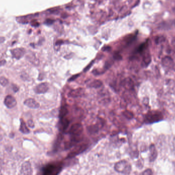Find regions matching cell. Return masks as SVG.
Returning a JSON list of instances; mask_svg holds the SVG:
<instances>
[{
	"mask_svg": "<svg viewBox=\"0 0 175 175\" xmlns=\"http://www.w3.org/2000/svg\"><path fill=\"white\" fill-rule=\"evenodd\" d=\"M114 170L118 173L129 175L132 170V167L130 163L126 160H121L115 164Z\"/></svg>",
	"mask_w": 175,
	"mask_h": 175,
	"instance_id": "1",
	"label": "cell"
},
{
	"mask_svg": "<svg viewBox=\"0 0 175 175\" xmlns=\"http://www.w3.org/2000/svg\"><path fill=\"white\" fill-rule=\"evenodd\" d=\"M62 169V166L60 164L50 163L47 164L42 169L43 175H57L60 173Z\"/></svg>",
	"mask_w": 175,
	"mask_h": 175,
	"instance_id": "2",
	"label": "cell"
},
{
	"mask_svg": "<svg viewBox=\"0 0 175 175\" xmlns=\"http://www.w3.org/2000/svg\"><path fill=\"white\" fill-rule=\"evenodd\" d=\"M163 119L161 112L158 111H150L145 115V122L147 123H153Z\"/></svg>",
	"mask_w": 175,
	"mask_h": 175,
	"instance_id": "3",
	"label": "cell"
},
{
	"mask_svg": "<svg viewBox=\"0 0 175 175\" xmlns=\"http://www.w3.org/2000/svg\"><path fill=\"white\" fill-rule=\"evenodd\" d=\"M88 147V145L87 144H82L78 145V146L75 147L72 151L68 154V155L67 157V158H73L77 155H79L86 151V149H87Z\"/></svg>",
	"mask_w": 175,
	"mask_h": 175,
	"instance_id": "4",
	"label": "cell"
},
{
	"mask_svg": "<svg viewBox=\"0 0 175 175\" xmlns=\"http://www.w3.org/2000/svg\"><path fill=\"white\" fill-rule=\"evenodd\" d=\"M83 126L80 123H75L71 126L69 129V133L72 136L80 135L83 132Z\"/></svg>",
	"mask_w": 175,
	"mask_h": 175,
	"instance_id": "5",
	"label": "cell"
},
{
	"mask_svg": "<svg viewBox=\"0 0 175 175\" xmlns=\"http://www.w3.org/2000/svg\"><path fill=\"white\" fill-rule=\"evenodd\" d=\"M20 174L24 175H30L32 174V170L30 162L26 161L23 163L21 167Z\"/></svg>",
	"mask_w": 175,
	"mask_h": 175,
	"instance_id": "6",
	"label": "cell"
},
{
	"mask_svg": "<svg viewBox=\"0 0 175 175\" xmlns=\"http://www.w3.org/2000/svg\"><path fill=\"white\" fill-rule=\"evenodd\" d=\"M49 88V86L47 83H42L35 87L34 91L37 94H42L46 93L48 90Z\"/></svg>",
	"mask_w": 175,
	"mask_h": 175,
	"instance_id": "7",
	"label": "cell"
},
{
	"mask_svg": "<svg viewBox=\"0 0 175 175\" xmlns=\"http://www.w3.org/2000/svg\"><path fill=\"white\" fill-rule=\"evenodd\" d=\"M85 90L83 88H77L75 90H73L69 92L68 96L71 98H78L84 95Z\"/></svg>",
	"mask_w": 175,
	"mask_h": 175,
	"instance_id": "8",
	"label": "cell"
},
{
	"mask_svg": "<svg viewBox=\"0 0 175 175\" xmlns=\"http://www.w3.org/2000/svg\"><path fill=\"white\" fill-rule=\"evenodd\" d=\"M121 85L125 90H132L134 88V82L130 78H126L121 82Z\"/></svg>",
	"mask_w": 175,
	"mask_h": 175,
	"instance_id": "9",
	"label": "cell"
},
{
	"mask_svg": "<svg viewBox=\"0 0 175 175\" xmlns=\"http://www.w3.org/2000/svg\"><path fill=\"white\" fill-rule=\"evenodd\" d=\"M4 104L8 108H12L17 105V101L13 96L8 95L5 99Z\"/></svg>",
	"mask_w": 175,
	"mask_h": 175,
	"instance_id": "10",
	"label": "cell"
},
{
	"mask_svg": "<svg viewBox=\"0 0 175 175\" xmlns=\"http://www.w3.org/2000/svg\"><path fill=\"white\" fill-rule=\"evenodd\" d=\"M11 54L13 58L19 60L22 58L25 54V50L23 48H17L11 50Z\"/></svg>",
	"mask_w": 175,
	"mask_h": 175,
	"instance_id": "11",
	"label": "cell"
},
{
	"mask_svg": "<svg viewBox=\"0 0 175 175\" xmlns=\"http://www.w3.org/2000/svg\"><path fill=\"white\" fill-rule=\"evenodd\" d=\"M144 50L143 51L144 54H143V59H142V66L144 67H147L148 65H149L151 62V56L149 51L148 50Z\"/></svg>",
	"mask_w": 175,
	"mask_h": 175,
	"instance_id": "12",
	"label": "cell"
},
{
	"mask_svg": "<svg viewBox=\"0 0 175 175\" xmlns=\"http://www.w3.org/2000/svg\"><path fill=\"white\" fill-rule=\"evenodd\" d=\"M162 64L164 67L168 68H171L174 65V62L172 59L170 57H165L162 59Z\"/></svg>",
	"mask_w": 175,
	"mask_h": 175,
	"instance_id": "13",
	"label": "cell"
},
{
	"mask_svg": "<svg viewBox=\"0 0 175 175\" xmlns=\"http://www.w3.org/2000/svg\"><path fill=\"white\" fill-rule=\"evenodd\" d=\"M24 104L31 108H38L39 107V104L34 99L29 98L25 101Z\"/></svg>",
	"mask_w": 175,
	"mask_h": 175,
	"instance_id": "14",
	"label": "cell"
},
{
	"mask_svg": "<svg viewBox=\"0 0 175 175\" xmlns=\"http://www.w3.org/2000/svg\"><path fill=\"white\" fill-rule=\"evenodd\" d=\"M149 151H150V156H149V161L154 162L156 160L158 156L157 151L156 149L155 145L152 144L149 146Z\"/></svg>",
	"mask_w": 175,
	"mask_h": 175,
	"instance_id": "15",
	"label": "cell"
},
{
	"mask_svg": "<svg viewBox=\"0 0 175 175\" xmlns=\"http://www.w3.org/2000/svg\"><path fill=\"white\" fill-rule=\"evenodd\" d=\"M103 82L101 81V80H94L93 81L90 83L88 85L87 87L89 88H101V86L103 85Z\"/></svg>",
	"mask_w": 175,
	"mask_h": 175,
	"instance_id": "16",
	"label": "cell"
},
{
	"mask_svg": "<svg viewBox=\"0 0 175 175\" xmlns=\"http://www.w3.org/2000/svg\"><path fill=\"white\" fill-rule=\"evenodd\" d=\"M88 132L92 135L96 134L98 132L99 127L97 125H92L87 127Z\"/></svg>",
	"mask_w": 175,
	"mask_h": 175,
	"instance_id": "17",
	"label": "cell"
},
{
	"mask_svg": "<svg viewBox=\"0 0 175 175\" xmlns=\"http://www.w3.org/2000/svg\"><path fill=\"white\" fill-rule=\"evenodd\" d=\"M21 125H20V130L22 132L23 134H28L29 133H30V130L27 126L24 121H23L22 119H21Z\"/></svg>",
	"mask_w": 175,
	"mask_h": 175,
	"instance_id": "18",
	"label": "cell"
},
{
	"mask_svg": "<svg viewBox=\"0 0 175 175\" xmlns=\"http://www.w3.org/2000/svg\"><path fill=\"white\" fill-rule=\"evenodd\" d=\"M61 127L62 130H65L68 128V127L70 124V121L67 118H65V117L61 119Z\"/></svg>",
	"mask_w": 175,
	"mask_h": 175,
	"instance_id": "19",
	"label": "cell"
},
{
	"mask_svg": "<svg viewBox=\"0 0 175 175\" xmlns=\"http://www.w3.org/2000/svg\"><path fill=\"white\" fill-rule=\"evenodd\" d=\"M68 113V110L67 106L66 105H63L61 107L60 109V112H59V117L60 119H62L65 117Z\"/></svg>",
	"mask_w": 175,
	"mask_h": 175,
	"instance_id": "20",
	"label": "cell"
},
{
	"mask_svg": "<svg viewBox=\"0 0 175 175\" xmlns=\"http://www.w3.org/2000/svg\"><path fill=\"white\" fill-rule=\"evenodd\" d=\"M122 114L124 117L127 118V119H132L133 118H134V115L133 114L132 112H131L130 110H124L122 112Z\"/></svg>",
	"mask_w": 175,
	"mask_h": 175,
	"instance_id": "21",
	"label": "cell"
},
{
	"mask_svg": "<svg viewBox=\"0 0 175 175\" xmlns=\"http://www.w3.org/2000/svg\"><path fill=\"white\" fill-rule=\"evenodd\" d=\"M27 58H28V60H29V61L31 62L32 63L34 64H37L39 63L38 60L36 58V57L33 54H29L27 56Z\"/></svg>",
	"mask_w": 175,
	"mask_h": 175,
	"instance_id": "22",
	"label": "cell"
},
{
	"mask_svg": "<svg viewBox=\"0 0 175 175\" xmlns=\"http://www.w3.org/2000/svg\"><path fill=\"white\" fill-rule=\"evenodd\" d=\"M9 83L8 80L7 79L4 77V76H1L0 77V84L2 85L3 86H5L7 85Z\"/></svg>",
	"mask_w": 175,
	"mask_h": 175,
	"instance_id": "23",
	"label": "cell"
},
{
	"mask_svg": "<svg viewBox=\"0 0 175 175\" xmlns=\"http://www.w3.org/2000/svg\"><path fill=\"white\" fill-rule=\"evenodd\" d=\"M80 75V74H77L73 75V76H71V78H70L68 79V82H72V81H74L75 80H76L78 78Z\"/></svg>",
	"mask_w": 175,
	"mask_h": 175,
	"instance_id": "24",
	"label": "cell"
},
{
	"mask_svg": "<svg viewBox=\"0 0 175 175\" xmlns=\"http://www.w3.org/2000/svg\"><path fill=\"white\" fill-rule=\"evenodd\" d=\"M94 63V61H92L89 64V65L87 66L85 68V69H84V71L85 73H86L87 72V71H89L90 68H91V67H92V66L93 65V64Z\"/></svg>",
	"mask_w": 175,
	"mask_h": 175,
	"instance_id": "25",
	"label": "cell"
},
{
	"mask_svg": "<svg viewBox=\"0 0 175 175\" xmlns=\"http://www.w3.org/2000/svg\"><path fill=\"white\" fill-rule=\"evenodd\" d=\"M141 174L144 175H151L153 174V172L151 169H147L145 170L143 173H142Z\"/></svg>",
	"mask_w": 175,
	"mask_h": 175,
	"instance_id": "26",
	"label": "cell"
},
{
	"mask_svg": "<svg viewBox=\"0 0 175 175\" xmlns=\"http://www.w3.org/2000/svg\"><path fill=\"white\" fill-rule=\"evenodd\" d=\"M114 59H115L116 60H120L122 59V57H121L120 54L117 53H116L115 54H114Z\"/></svg>",
	"mask_w": 175,
	"mask_h": 175,
	"instance_id": "27",
	"label": "cell"
},
{
	"mask_svg": "<svg viewBox=\"0 0 175 175\" xmlns=\"http://www.w3.org/2000/svg\"><path fill=\"white\" fill-rule=\"evenodd\" d=\"M93 74L95 76H98V75H101L104 73V71H99L97 70H94L92 72Z\"/></svg>",
	"mask_w": 175,
	"mask_h": 175,
	"instance_id": "28",
	"label": "cell"
},
{
	"mask_svg": "<svg viewBox=\"0 0 175 175\" xmlns=\"http://www.w3.org/2000/svg\"><path fill=\"white\" fill-rule=\"evenodd\" d=\"M28 126L31 127V128H34V122L32 120H29L28 121Z\"/></svg>",
	"mask_w": 175,
	"mask_h": 175,
	"instance_id": "29",
	"label": "cell"
},
{
	"mask_svg": "<svg viewBox=\"0 0 175 175\" xmlns=\"http://www.w3.org/2000/svg\"><path fill=\"white\" fill-rule=\"evenodd\" d=\"M12 90H13L14 92L17 93V91H19V88L17 85L13 84V85H12Z\"/></svg>",
	"mask_w": 175,
	"mask_h": 175,
	"instance_id": "30",
	"label": "cell"
},
{
	"mask_svg": "<svg viewBox=\"0 0 175 175\" xmlns=\"http://www.w3.org/2000/svg\"><path fill=\"white\" fill-rule=\"evenodd\" d=\"M6 62L5 60H2V61H0V66L5 65Z\"/></svg>",
	"mask_w": 175,
	"mask_h": 175,
	"instance_id": "31",
	"label": "cell"
},
{
	"mask_svg": "<svg viewBox=\"0 0 175 175\" xmlns=\"http://www.w3.org/2000/svg\"><path fill=\"white\" fill-rule=\"evenodd\" d=\"M53 22V21L51 20H47L46 21V23L47 24H52Z\"/></svg>",
	"mask_w": 175,
	"mask_h": 175,
	"instance_id": "32",
	"label": "cell"
},
{
	"mask_svg": "<svg viewBox=\"0 0 175 175\" xmlns=\"http://www.w3.org/2000/svg\"><path fill=\"white\" fill-rule=\"evenodd\" d=\"M5 41V38L3 37H0V43H3L4 42V41Z\"/></svg>",
	"mask_w": 175,
	"mask_h": 175,
	"instance_id": "33",
	"label": "cell"
},
{
	"mask_svg": "<svg viewBox=\"0 0 175 175\" xmlns=\"http://www.w3.org/2000/svg\"><path fill=\"white\" fill-rule=\"evenodd\" d=\"M109 49H110V47H107L106 48H104V49H103L104 50H104V51H106V50H109Z\"/></svg>",
	"mask_w": 175,
	"mask_h": 175,
	"instance_id": "34",
	"label": "cell"
},
{
	"mask_svg": "<svg viewBox=\"0 0 175 175\" xmlns=\"http://www.w3.org/2000/svg\"><path fill=\"white\" fill-rule=\"evenodd\" d=\"M2 160H0V170H1V166H2Z\"/></svg>",
	"mask_w": 175,
	"mask_h": 175,
	"instance_id": "35",
	"label": "cell"
},
{
	"mask_svg": "<svg viewBox=\"0 0 175 175\" xmlns=\"http://www.w3.org/2000/svg\"><path fill=\"white\" fill-rule=\"evenodd\" d=\"M173 45L174 46L175 48V40L173 41Z\"/></svg>",
	"mask_w": 175,
	"mask_h": 175,
	"instance_id": "36",
	"label": "cell"
},
{
	"mask_svg": "<svg viewBox=\"0 0 175 175\" xmlns=\"http://www.w3.org/2000/svg\"><path fill=\"white\" fill-rule=\"evenodd\" d=\"M2 139V136L1 135H0V141H1Z\"/></svg>",
	"mask_w": 175,
	"mask_h": 175,
	"instance_id": "37",
	"label": "cell"
}]
</instances>
